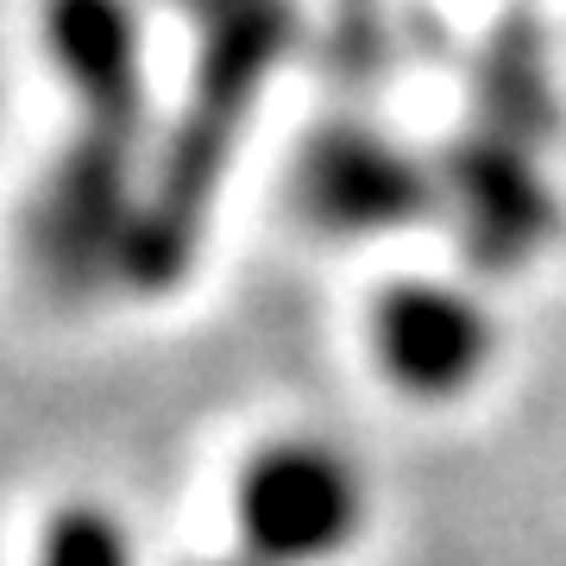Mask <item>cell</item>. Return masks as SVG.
Returning <instances> with one entry per match:
<instances>
[{
    "instance_id": "3957f363",
    "label": "cell",
    "mask_w": 566,
    "mask_h": 566,
    "mask_svg": "<svg viewBox=\"0 0 566 566\" xmlns=\"http://www.w3.org/2000/svg\"><path fill=\"white\" fill-rule=\"evenodd\" d=\"M44 57L88 114H114L139 95L145 25L133 0H44Z\"/></svg>"
},
{
    "instance_id": "6da1fadb",
    "label": "cell",
    "mask_w": 566,
    "mask_h": 566,
    "mask_svg": "<svg viewBox=\"0 0 566 566\" xmlns=\"http://www.w3.org/2000/svg\"><path fill=\"white\" fill-rule=\"evenodd\" d=\"M378 491L346 441L277 428L233 460L227 547L208 566H346L371 535Z\"/></svg>"
},
{
    "instance_id": "5b68a950",
    "label": "cell",
    "mask_w": 566,
    "mask_h": 566,
    "mask_svg": "<svg viewBox=\"0 0 566 566\" xmlns=\"http://www.w3.org/2000/svg\"><path fill=\"white\" fill-rule=\"evenodd\" d=\"M25 566H145V547L120 504L76 491V497H57L32 523Z\"/></svg>"
},
{
    "instance_id": "277c9868",
    "label": "cell",
    "mask_w": 566,
    "mask_h": 566,
    "mask_svg": "<svg viewBox=\"0 0 566 566\" xmlns=\"http://www.w3.org/2000/svg\"><path fill=\"white\" fill-rule=\"evenodd\" d=\"M303 196L322 233H334V240H378V233H397V221L416 214L422 177L397 151H365L353 139H334L327 158L308 170Z\"/></svg>"
},
{
    "instance_id": "7a4b0ae2",
    "label": "cell",
    "mask_w": 566,
    "mask_h": 566,
    "mask_svg": "<svg viewBox=\"0 0 566 566\" xmlns=\"http://www.w3.org/2000/svg\"><path fill=\"white\" fill-rule=\"evenodd\" d=\"M365 359L390 397L416 409H460L491 385L504 359L497 308L460 277H390L365 303Z\"/></svg>"
}]
</instances>
